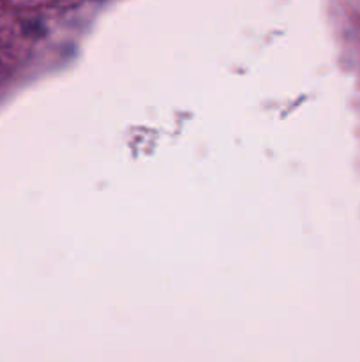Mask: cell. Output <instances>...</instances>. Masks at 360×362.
<instances>
[]
</instances>
